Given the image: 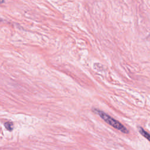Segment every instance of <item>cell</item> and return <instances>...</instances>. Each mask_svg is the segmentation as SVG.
Instances as JSON below:
<instances>
[{
  "mask_svg": "<svg viewBox=\"0 0 150 150\" xmlns=\"http://www.w3.org/2000/svg\"><path fill=\"white\" fill-rule=\"evenodd\" d=\"M0 21H1V20H0Z\"/></svg>",
  "mask_w": 150,
  "mask_h": 150,
  "instance_id": "cell-5",
  "label": "cell"
},
{
  "mask_svg": "<svg viewBox=\"0 0 150 150\" xmlns=\"http://www.w3.org/2000/svg\"><path fill=\"white\" fill-rule=\"evenodd\" d=\"M93 111L98 115L105 122L108 124L112 126L114 128L119 130L120 131L124 133V134H128V129L123 125L121 122H120L118 121L115 120L114 118L111 117L105 112L102 111L101 110L97 109V108H94Z\"/></svg>",
  "mask_w": 150,
  "mask_h": 150,
  "instance_id": "cell-1",
  "label": "cell"
},
{
  "mask_svg": "<svg viewBox=\"0 0 150 150\" xmlns=\"http://www.w3.org/2000/svg\"><path fill=\"white\" fill-rule=\"evenodd\" d=\"M4 0H0V4H3L4 2Z\"/></svg>",
  "mask_w": 150,
  "mask_h": 150,
  "instance_id": "cell-4",
  "label": "cell"
},
{
  "mask_svg": "<svg viewBox=\"0 0 150 150\" xmlns=\"http://www.w3.org/2000/svg\"><path fill=\"white\" fill-rule=\"evenodd\" d=\"M138 131L144 137H145L147 140L150 142V134L148 132L145 131L142 127H138Z\"/></svg>",
  "mask_w": 150,
  "mask_h": 150,
  "instance_id": "cell-2",
  "label": "cell"
},
{
  "mask_svg": "<svg viewBox=\"0 0 150 150\" xmlns=\"http://www.w3.org/2000/svg\"><path fill=\"white\" fill-rule=\"evenodd\" d=\"M4 125L5 127V128L9 130V131H12L13 129V124L12 122H6L4 124Z\"/></svg>",
  "mask_w": 150,
  "mask_h": 150,
  "instance_id": "cell-3",
  "label": "cell"
}]
</instances>
